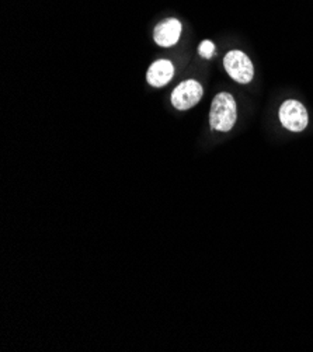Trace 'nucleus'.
Returning <instances> with one entry per match:
<instances>
[{
    "mask_svg": "<svg viewBox=\"0 0 313 352\" xmlns=\"http://www.w3.org/2000/svg\"><path fill=\"white\" fill-rule=\"evenodd\" d=\"M214 52H215V45H214L213 41L205 40V41H202V43L199 44V47H198V54H199L202 58H205V59H211V56L214 55Z\"/></svg>",
    "mask_w": 313,
    "mask_h": 352,
    "instance_id": "nucleus-7",
    "label": "nucleus"
},
{
    "mask_svg": "<svg viewBox=\"0 0 313 352\" xmlns=\"http://www.w3.org/2000/svg\"><path fill=\"white\" fill-rule=\"evenodd\" d=\"M224 66L228 75L237 83H250L255 76V67L249 56L241 51H230L224 58Z\"/></svg>",
    "mask_w": 313,
    "mask_h": 352,
    "instance_id": "nucleus-2",
    "label": "nucleus"
},
{
    "mask_svg": "<svg viewBox=\"0 0 313 352\" xmlns=\"http://www.w3.org/2000/svg\"><path fill=\"white\" fill-rule=\"evenodd\" d=\"M237 110L236 101L229 93H219L215 96L210 110V125L219 132H229L236 124Z\"/></svg>",
    "mask_w": 313,
    "mask_h": 352,
    "instance_id": "nucleus-1",
    "label": "nucleus"
},
{
    "mask_svg": "<svg viewBox=\"0 0 313 352\" xmlns=\"http://www.w3.org/2000/svg\"><path fill=\"white\" fill-rule=\"evenodd\" d=\"M173 75H175V66L167 59H159L153 62L147 74V80L153 87H163L166 86Z\"/></svg>",
    "mask_w": 313,
    "mask_h": 352,
    "instance_id": "nucleus-6",
    "label": "nucleus"
},
{
    "mask_svg": "<svg viewBox=\"0 0 313 352\" xmlns=\"http://www.w3.org/2000/svg\"><path fill=\"white\" fill-rule=\"evenodd\" d=\"M204 90L202 86L197 80H186L180 83L175 91L171 93V104L175 105V109L180 111H186L193 109L194 105L199 102L202 98Z\"/></svg>",
    "mask_w": 313,
    "mask_h": 352,
    "instance_id": "nucleus-4",
    "label": "nucleus"
},
{
    "mask_svg": "<svg viewBox=\"0 0 313 352\" xmlns=\"http://www.w3.org/2000/svg\"><path fill=\"white\" fill-rule=\"evenodd\" d=\"M280 121L291 132H302L309 122L305 105L296 100H287L280 109Z\"/></svg>",
    "mask_w": 313,
    "mask_h": 352,
    "instance_id": "nucleus-3",
    "label": "nucleus"
},
{
    "mask_svg": "<svg viewBox=\"0 0 313 352\" xmlns=\"http://www.w3.org/2000/svg\"><path fill=\"white\" fill-rule=\"evenodd\" d=\"M182 23L176 19H169L155 27L153 40L159 47H173L180 40Z\"/></svg>",
    "mask_w": 313,
    "mask_h": 352,
    "instance_id": "nucleus-5",
    "label": "nucleus"
}]
</instances>
